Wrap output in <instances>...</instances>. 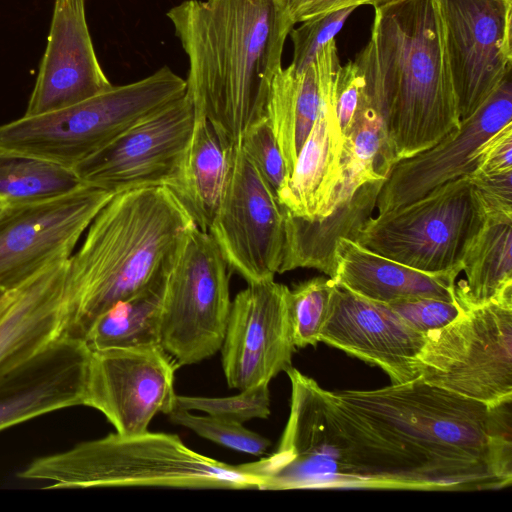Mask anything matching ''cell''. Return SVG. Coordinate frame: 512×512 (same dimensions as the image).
Here are the masks:
<instances>
[{"instance_id": "1", "label": "cell", "mask_w": 512, "mask_h": 512, "mask_svg": "<svg viewBox=\"0 0 512 512\" xmlns=\"http://www.w3.org/2000/svg\"><path fill=\"white\" fill-rule=\"evenodd\" d=\"M320 396L336 489L498 490L512 484V402L493 406L422 379Z\"/></svg>"}, {"instance_id": "2", "label": "cell", "mask_w": 512, "mask_h": 512, "mask_svg": "<svg viewBox=\"0 0 512 512\" xmlns=\"http://www.w3.org/2000/svg\"><path fill=\"white\" fill-rule=\"evenodd\" d=\"M167 17L185 51L186 94L228 145L266 118L295 25L284 0H185Z\"/></svg>"}, {"instance_id": "3", "label": "cell", "mask_w": 512, "mask_h": 512, "mask_svg": "<svg viewBox=\"0 0 512 512\" xmlns=\"http://www.w3.org/2000/svg\"><path fill=\"white\" fill-rule=\"evenodd\" d=\"M354 61L395 163L459 128L434 0H392L374 7L370 40Z\"/></svg>"}, {"instance_id": "4", "label": "cell", "mask_w": 512, "mask_h": 512, "mask_svg": "<svg viewBox=\"0 0 512 512\" xmlns=\"http://www.w3.org/2000/svg\"><path fill=\"white\" fill-rule=\"evenodd\" d=\"M193 225L166 186L114 194L68 260L63 335L83 340L100 314L160 282L169 256Z\"/></svg>"}, {"instance_id": "5", "label": "cell", "mask_w": 512, "mask_h": 512, "mask_svg": "<svg viewBox=\"0 0 512 512\" xmlns=\"http://www.w3.org/2000/svg\"><path fill=\"white\" fill-rule=\"evenodd\" d=\"M18 477L49 482L45 488L169 487L259 490L240 465L224 463L184 444L174 434L111 433L34 459Z\"/></svg>"}, {"instance_id": "6", "label": "cell", "mask_w": 512, "mask_h": 512, "mask_svg": "<svg viewBox=\"0 0 512 512\" xmlns=\"http://www.w3.org/2000/svg\"><path fill=\"white\" fill-rule=\"evenodd\" d=\"M185 93L186 81L163 66L141 80L112 85L68 108L24 115L0 125V152L32 156L73 169Z\"/></svg>"}, {"instance_id": "7", "label": "cell", "mask_w": 512, "mask_h": 512, "mask_svg": "<svg viewBox=\"0 0 512 512\" xmlns=\"http://www.w3.org/2000/svg\"><path fill=\"white\" fill-rule=\"evenodd\" d=\"M485 222L481 202L464 175L409 204L377 213L353 240L423 272H461L462 261Z\"/></svg>"}, {"instance_id": "8", "label": "cell", "mask_w": 512, "mask_h": 512, "mask_svg": "<svg viewBox=\"0 0 512 512\" xmlns=\"http://www.w3.org/2000/svg\"><path fill=\"white\" fill-rule=\"evenodd\" d=\"M229 266L208 232L193 225L165 265L160 346L180 367L220 351L231 299Z\"/></svg>"}, {"instance_id": "9", "label": "cell", "mask_w": 512, "mask_h": 512, "mask_svg": "<svg viewBox=\"0 0 512 512\" xmlns=\"http://www.w3.org/2000/svg\"><path fill=\"white\" fill-rule=\"evenodd\" d=\"M426 336L418 357L424 382L487 406L512 398V294Z\"/></svg>"}, {"instance_id": "10", "label": "cell", "mask_w": 512, "mask_h": 512, "mask_svg": "<svg viewBox=\"0 0 512 512\" xmlns=\"http://www.w3.org/2000/svg\"><path fill=\"white\" fill-rule=\"evenodd\" d=\"M285 212L239 145L208 233L247 284L274 279L283 258Z\"/></svg>"}, {"instance_id": "11", "label": "cell", "mask_w": 512, "mask_h": 512, "mask_svg": "<svg viewBox=\"0 0 512 512\" xmlns=\"http://www.w3.org/2000/svg\"><path fill=\"white\" fill-rule=\"evenodd\" d=\"M460 120L511 73L512 0H434Z\"/></svg>"}, {"instance_id": "12", "label": "cell", "mask_w": 512, "mask_h": 512, "mask_svg": "<svg viewBox=\"0 0 512 512\" xmlns=\"http://www.w3.org/2000/svg\"><path fill=\"white\" fill-rule=\"evenodd\" d=\"M114 193L83 185L45 201L0 212V290H14L50 265L67 260Z\"/></svg>"}, {"instance_id": "13", "label": "cell", "mask_w": 512, "mask_h": 512, "mask_svg": "<svg viewBox=\"0 0 512 512\" xmlns=\"http://www.w3.org/2000/svg\"><path fill=\"white\" fill-rule=\"evenodd\" d=\"M195 122L184 96L144 118L73 167L80 181L114 194L177 182Z\"/></svg>"}, {"instance_id": "14", "label": "cell", "mask_w": 512, "mask_h": 512, "mask_svg": "<svg viewBox=\"0 0 512 512\" xmlns=\"http://www.w3.org/2000/svg\"><path fill=\"white\" fill-rule=\"evenodd\" d=\"M178 368L161 346L91 351L84 405L100 411L118 434L145 433L157 413L176 409Z\"/></svg>"}, {"instance_id": "15", "label": "cell", "mask_w": 512, "mask_h": 512, "mask_svg": "<svg viewBox=\"0 0 512 512\" xmlns=\"http://www.w3.org/2000/svg\"><path fill=\"white\" fill-rule=\"evenodd\" d=\"M288 287L274 279L248 284L231 301L220 348L230 388L270 383L292 367L296 350L287 300Z\"/></svg>"}, {"instance_id": "16", "label": "cell", "mask_w": 512, "mask_h": 512, "mask_svg": "<svg viewBox=\"0 0 512 512\" xmlns=\"http://www.w3.org/2000/svg\"><path fill=\"white\" fill-rule=\"evenodd\" d=\"M512 120L509 73L460 126L430 148L396 162L376 201L378 213L409 204L437 186L473 172L482 144Z\"/></svg>"}, {"instance_id": "17", "label": "cell", "mask_w": 512, "mask_h": 512, "mask_svg": "<svg viewBox=\"0 0 512 512\" xmlns=\"http://www.w3.org/2000/svg\"><path fill=\"white\" fill-rule=\"evenodd\" d=\"M426 334L408 325L389 305L336 284L320 342L381 368L392 384L419 378L418 357Z\"/></svg>"}, {"instance_id": "18", "label": "cell", "mask_w": 512, "mask_h": 512, "mask_svg": "<svg viewBox=\"0 0 512 512\" xmlns=\"http://www.w3.org/2000/svg\"><path fill=\"white\" fill-rule=\"evenodd\" d=\"M111 86L94 50L85 0H54L46 48L24 115L62 110Z\"/></svg>"}, {"instance_id": "19", "label": "cell", "mask_w": 512, "mask_h": 512, "mask_svg": "<svg viewBox=\"0 0 512 512\" xmlns=\"http://www.w3.org/2000/svg\"><path fill=\"white\" fill-rule=\"evenodd\" d=\"M91 351L60 336L0 373V432L41 415L84 405Z\"/></svg>"}, {"instance_id": "20", "label": "cell", "mask_w": 512, "mask_h": 512, "mask_svg": "<svg viewBox=\"0 0 512 512\" xmlns=\"http://www.w3.org/2000/svg\"><path fill=\"white\" fill-rule=\"evenodd\" d=\"M340 61L330 68L316 121L278 194L283 209L298 217L326 216L342 181V135L334 104L333 85Z\"/></svg>"}, {"instance_id": "21", "label": "cell", "mask_w": 512, "mask_h": 512, "mask_svg": "<svg viewBox=\"0 0 512 512\" xmlns=\"http://www.w3.org/2000/svg\"><path fill=\"white\" fill-rule=\"evenodd\" d=\"M68 260L50 265L15 289L0 318V373L63 335Z\"/></svg>"}, {"instance_id": "22", "label": "cell", "mask_w": 512, "mask_h": 512, "mask_svg": "<svg viewBox=\"0 0 512 512\" xmlns=\"http://www.w3.org/2000/svg\"><path fill=\"white\" fill-rule=\"evenodd\" d=\"M459 274L457 270L423 272L375 253L350 238H340L332 279L338 286L383 304L415 298L453 302Z\"/></svg>"}, {"instance_id": "23", "label": "cell", "mask_w": 512, "mask_h": 512, "mask_svg": "<svg viewBox=\"0 0 512 512\" xmlns=\"http://www.w3.org/2000/svg\"><path fill=\"white\" fill-rule=\"evenodd\" d=\"M384 181L379 179L364 183L353 194L336 201L324 217L303 218L284 210L285 241L279 273L296 268H312L333 278L338 240H353L373 216Z\"/></svg>"}, {"instance_id": "24", "label": "cell", "mask_w": 512, "mask_h": 512, "mask_svg": "<svg viewBox=\"0 0 512 512\" xmlns=\"http://www.w3.org/2000/svg\"><path fill=\"white\" fill-rule=\"evenodd\" d=\"M337 61V45L333 39L321 48L307 68L297 72L290 65L282 67L272 81L266 119L289 177L320 111L328 72Z\"/></svg>"}, {"instance_id": "25", "label": "cell", "mask_w": 512, "mask_h": 512, "mask_svg": "<svg viewBox=\"0 0 512 512\" xmlns=\"http://www.w3.org/2000/svg\"><path fill=\"white\" fill-rule=\"evenodd\" d=\"M204 117L195 115L179 178L169 188L195 225L208 232L226 184L230 147Z\"/></svg>"}, {"instance_id": "26", "label": "cell", "mask_w": 512, "mask_h": 512, "mask_svg": "<svg viewBox=\"0 0 512 512\" xmlns=\"http://www.w3.org/2000/svg\"><path fill=\"white\" fill-rule=\"evenodd\" d=\"M455 298L472 309L512 294V222L488 220L462 261Z\"/></svg>"}, {"instance_id": "27", "label": "cell", "mask_w": 512, "mask_h": 512, "mask_svg": "<svg viewBox=\"0 0 512 512\" xmlns=\"http://www.w3.org/2000/svg\"><path fill=\"white\" fill-rule=\"evenodd\" d=\"M162 280L100 314L83 341L90 351L160 346Z\"/></svg>"}, {"instance_id": "28", "label": "cell", "mask_w": 512, "mask_h": 512, "mask_svg": "<svg viewBox=\"0 0 512 512\" xmlns=\"http://www.w3.org/2000/svg\"><path fill=\"white\" fill-rule=\"evenodd\" d=\"M74 170L32 156L0 152V206L33 204L83 186Z\"/></svg>"}, {"instance_id": "29", "label": "cell", "mask_w": 512, "mask_h": 512, "mask_svg": "<svg viewBox=\"0 0 512 512\" xmlns=\"http://www.w3.org/2000/svg\"><path fill=\"white\" fill-rule=\"evenodd\" d=\"M335 288L332 278L320 276L288 288V309L296 348L316 346L320 342Z\"/></svg>"}, {"instance_id": "30", "label": "cell", "mask_w": 512, "mask_h": 512, "mask_svg": "<svg viewBox=\"0 0 512 512\" xmlns=\"http://www.w3.org/2000/svg\"><path fill=\"white\" fill-rule=\"evenodd\" d=\"M168 416L174 424L184 426L202 438L242 453L261 456L271 445L269 439L245 428L242 423L210 415H195L191 411L178 408Z\"/></svg>"}, {"instance_id": "31", "label": "cell", "mask_w": 512, "mask_h": 512, "mask_svg": "<svg viewBox=\"0 0 512 512\" xmlns=\"http://www.w3.org/2000/svg\"><path fill=\"white\" fill-rule=\"evenodd\" d=\"M176 408L202 411L221 419L244 423L251 419H266L270 415L269 384L241 390L227 397L176 396Z\"/></svg>"}, {"instance_id": "32", "label": "cell", "mask_w": 512, "mask_h": 512, "mask_svg": "<svg viewBox=\"0 0 512 512\" xmlns=\"http://www.w3.org/2000/svg\"><path fill=\"white\" fill-rule=\"evenodd\" d=\"M238 145L278 199L289 175L268 120L252 125Z\"/></svg>"}, {"instance_id": "33", "label": "cell", "mask_w": 512, "mask_h": 512, "mask_svg": "<svg viewBox=\"0 0 512 512\" xmlns=\"http://www.w3.org/2000/svg\"><path fill=\"white\" fill-rule=\"evenodd\" d=\"M356 8H347L319 15L301 22L292 28L289 35L293 42V59L290 66L297 72L314 62L317 53L344 26L350 14Z\"/></svg>"}, {"instance_id": "34", "label": "cell", "mask_w": 512, "mask_h": 512, "mask_svg": "<svg viewBox=\"0 0 512 512\" xmlns=\"http://www.w3.org/2000/svg\"><path fill=\"white\" fill-rule=\"evenodd\" d=\"M387 305L408 325L426 335L444 328L464 312L457 301L435 298L400 300Z\"/></svg>"}, {"instance_id": "35", "label": "cell", "mask_w": 512, "mask_h": 512, "mask_svg": "<svg viewBox=\"0 0 512 512\" xmlns=\"http://www.w3.org/2000/svg\"><path fill=\"white\" fill-rule=\"evenodd\" d=\"M485 212L486 219L512 222V170L467 174Z\"/></svg>"}, {"instance_id": "36", "label": "cell", "mask_w": 512, "mask_h": 512, "mask_svg": "<svg viewBox=\"0 0 512 512\" xmlns=\"http://www.w3.org/2000/svg\"><path fill=\"white\" fill-rule=\"evenodd\" d=\"M333 93L337 119L345 136L357 111L368 100L364 76L354 60L338 68Z\"/></svg>"}, {"instance_id": "37", "label": "cell", "mask_w": 512, "mask_h": 512, "mask_svg": "<svg viewBox=\"0 0 512 512\" xmlns=\"http://www.w3.org/2000/svg\"><path fill=\"white\" fill-rule=\"evenodd\" d=\"M512 170V122L499 129L480 147L473 172L496 173Z\"/></svg>"}, {"instance_id": "38", "label": "cell", "mask_w": 512, "mask_h": 512, "mask_svg": "<svg viewBox=\"0 0 512 512\" xmlns=\"http://www.w3.org/2000/svg\"><path fill=\"white\" fill-rule=\"evenodd\" d=\"M294 24L333 11L358 8L361 5L376 6V0H284Z\"/></svg>"}, {"instance_id": "39", "label": "cell", "mask_w": 512, "mask_h": 512, "mask_svg": "<svg viewBox=\"0 0 512 512\" xmlns=\"http://www.w3.org/2000/svg\"><path fill=\"white\" fill-rule=\"evenodd\" d=\"M14 293H15V289L5 292L0 297V318L4 314V312L7 310L8 306L10 305V303L14 297Z\"/></svg>"}, {"instance_id": "40", "label": "cell", "mask_w": 512, "mask_h": 512, "mask_svg": "<svg viewBox=\"0 0 512 512\" xmlns=\"http://www.w3.org/2000/svg\"><path fill=\"white\" fill-rule=\"evenodd\" d=\"M389 1H392V0H376V6H379V5H381V4L387 3V2H389ZM376 6H375V7H376Z\"/></svg>"}, {"instance_id": "41", "label": "cell", "mask_w": 512, "mask_h": 512, "mask_svg": "<svg viewBox=\"0 0 512 512\" xmlns=\"http://www.w3.org/2000/svg\"><path fill=\"white\" fill-rule=\"evenodd\" d=\"M4 293H5L4 291H1V290H0V297H1Z\"/></svg>"}, {"instance_id": "42", "label": "cell", "mask_w": 512, "mask_h": 512, "mask_svg": "<svg viewBox=\"0 0 512 512\" xmlns=\"http://www.w3.org/2000/svg\"><path fill=\"white\" fill-rule=\"evenodd\" d=\"M2 209H3V208L0 206V212H1V210H2Z\"/></svg>"}]
</instances>
